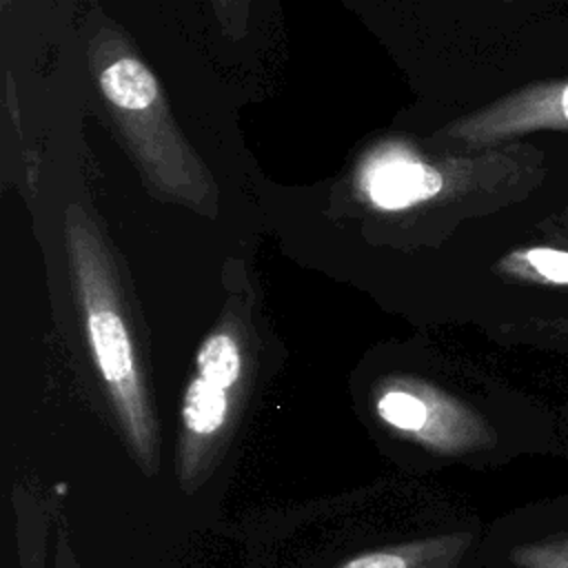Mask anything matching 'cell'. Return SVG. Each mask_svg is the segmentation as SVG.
<instances>
[{
    "label": "cell",
    "mask_w": 568,
    "mask_h": 568,
    "mask_svg": "<svg viewBox=\"0 0 568 568\" xmlns=\"http://www.w3.org/2000/svg\"><path fill=\"white\" fill-rule=\"evenodd\" d=\"M64 235L93 366L129 448L151 473L158 462V422L149 402L142 362L120 295L113 260L91 217L75 204L67 211Z\"/></svg>",
    "instance_id": "1"
},
{
    "label": "cell",
    "mask_w": 568,
    "mask_h": 568,
    "mask_svg": "<svg viewBox=\"0 0 568 568\" xmlns=\"http://www.w3.org/2000/svg\"><path fill=\"white\" fill-rule=\"evenodd\" d=\"M91 58L100 95L146 182L189 206L215 202V182L175 126L151 69L111 31L100 33Z\"/></svg>",
    "instance_id": "2"
},
{
    "label": "cell",
    "mask_w": 568,
    "mask_h": 568,
    "mask_svg": "<svg viewBox=\"0 0 568 568\" xmlns=\"http://www.w3.org/2000/svg\"><path fill=\"white\" fill-rule=\"evenodd\" d=\"M193 364L180 406L178 475L184 486H197L226 446L248 388V335L233 313L200 342Z\"/></svg>",
    "instance_id": "3"
},
{
    "label": "cell",
    "mask_w": 568,
    "mask_h": 568,
    "mask_svg": "<svg viewBox=\"0 0 568 568\" xmlns=\"http://www.w3.org/2000/svg\"><path fill=\"white\" fill-rule=\"evenodd\" d=\"M539 129L568 131V82L537 84L450 124L442 138L481 146Z\"/></svg>",
    "instance_id": "4"
},
{
    "label": "cell",
    "mask_w": 568,
    "mask_h": 568,
    "mask_svg": "<svg viewBox=\"0 0 568 568\" xmlns=\"http://www.w3.org/2000/svg\"><path fill=\"white\" fill-rule=\"evenodd\" d=\"M446 186L444 173L413 149L386 144L373 151L357 171V193L379 211H404L435 200Z\"/></svg>",
    "instance_id": "5"
},
{
    "label": "cell",
    "mask_w": 568,
    "mask_h": 568,
    "mask_svg": "<svg viewBox=\"0 0 568 568\" xmlns=\"http://www.w3.org/2000/svg\"><path fill=\"white\" fill-rule=\"evenodd\" d=\"M377 417L390 428L422 442L453 446L464 435L455 426L462 410L426 384L413 379H393L375 397Z\"/></svg>",
    "instance_id": "6"
},
{
    "label": "cell",
    "mask_w": 568,
    "mask_h": 568,
    "mask_svg": "<svg viewBox=\"0 0 568 568\" xmlns=\"http://www.w3.org/2000/svg\"><path fill=\"white\" fill-rule=\"evenodd\" d=\"M515 273H532L550 284H568V251L537 246L513 253L504 262Z\"/></svg>",
    "instance_id": "7"
},
{
    "label": "cell",
    "mask_w": 568,
    "mask_h": 568,
    "mask_svg": "<svg viewBox=\"0 0 568 568\" xmlns=\"http://www.w3.org/2000/svg\"><path fill=\"white\" fill-rule=\"evenodd\" d=\"M424 544L406 546V548H386V550H368L351 557L339 568H415Z\"/></svg>",
    "instance_id": "8"
},
{
    "label": "cell",
    "mask_w": 568,
    "mask_h": 568,
    "mask_svg": "<svg viewBox=\"0 0 568 568\" xmlns=\"http://www.w3.org/2000/svg\"><path fill=\"white\" fill-rule=\"evenodd\" d=\"M517 564L524 568H568V537L521 548L517 552Z\"/></svg>",
    "instance_id": "9"
},
{
    "label": "cell",
    "mask_w": 568,
    "mask_h": 568,
    "mask_svg": "<svg viewBox=\"0 0 568 568\" xmlns=\"http://www.w3.org/2000/svg\"><path fill=\"white\" fill-rule=\"evenodd\" d=\"M220 24L224 27L226 36L240 38L246 31V13L248 0H211Z\"/></svg>",
    "instance_id": "10"
}]
</instances>
